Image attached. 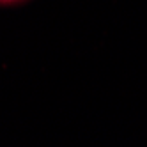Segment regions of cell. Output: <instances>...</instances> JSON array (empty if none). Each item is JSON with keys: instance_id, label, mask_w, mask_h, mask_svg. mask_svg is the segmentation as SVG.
<instances>
[{"instance_id": "cell-1", "label": "cell", "mask_w": 147, "mask_h": 147, "mask_svg": "<svg viewBox=\"0 0 147 147\" xmlns=\"http://www.w3.org/2000/svg\"><path fill=\"white\" fill-rule=\"evenodd\" d=\"M11 2H18V0H0V4H11Z\"/></svg>"}]
</instances>
